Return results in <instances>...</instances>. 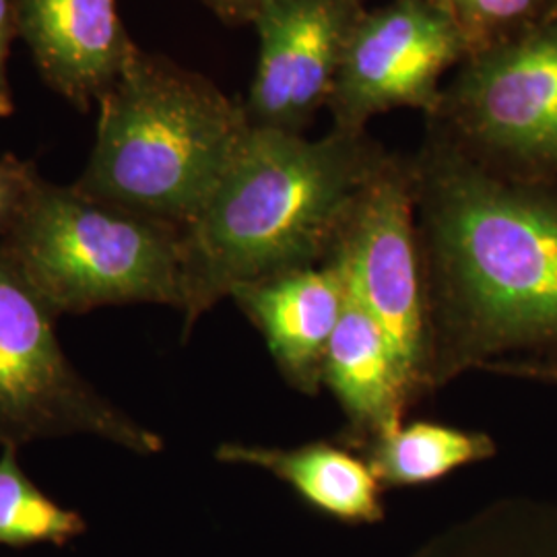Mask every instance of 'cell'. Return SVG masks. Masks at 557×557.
<instances>
[{
  "mask_svg": "<svg viewBox=\"0 0 557 557\" xmlns=\"http://www.w3.org/2000/svg\"><path fill=\"white\" fill-rule=\"evenodd\" d=\"M413 174L430 395L496 361L557 356V190L460 151Z\"/></svg>",
  "mask_w": 557,
  "mask_h": 557,
  "instance_id": "1",
  "label": "cell"
},
{
  "mask_svg": "<svg viewBox=\"0 0 557 557\" xmlns=\"http://www.w3.org/2000/svg\"><path fill=\"white\" fill-rule=\"evenodd\" d=\"M380 163L356 133L310 140L250 124L220 186L182 230L184 338L242 283L329 259Z\"/></svg>",
  "mask_w": 557,
  "mask_h": 557,
  "instance_id": "2",
  "label": "cell"
},
{
  "mask_svg": "<svg viewBox=\"0 0 557 557\" xmlns=\"http://www.w3.org/2000/svg\"><path fill=\"white\" fill-rule=\"evenodd\" d=\"M248 131L246 110L213 83L137 46L100 100L96 143L75 186L184 230L220 186Z\"/></svg>",
  "mask_w": 557,
  "mask_h": 557,
  "instance_id": "3",
  "label": "cell"
},
{
  "mask_svg": "<svg viewBox=\"0 0 557 557\" xmlns=\"http://www.w3.org/2000/svg\"><path fill=\"white\" fill-rule=\"evenodd\" d=\"M0 244L57 317L126 304L182 308V227L75 184L41 180Z\"/></svg>",
  "mask_w": 557,
  "mask_h": 557,
  "instance_id": "4",
  "label": "cell"
},
{
  "mask_svg": "<svg viewBox=\"0 0 557 557\" xmlns=\"http://www.w3.org/2000/svg\"><path fill=\"white\" fill-rule=\"evenodd\" d=\"M57 319L0 244V448L94 436L140 457L161 453V436L81 376Z\"/></svg>",
  "mask_w": 557,
  "mask_h": 557,
  "instance_id": "5",
  "label": "cell"
},
{
  "mask_svg": "<svg viewBox=\"0 0 557 557\" xmlns=\"http://www.w3.org/2000/svg\"><path fill=\"white\" fill-rule=\"evenodd\" d=\"M326 260L337 264L347 298L391 341L416 405L432 397L413 170L382 160Z\"/></svg>",
  "mask_w": 557,
  "mask_h": 557,
  "instance_id": "6",
  "label": "cell"
},
{
  "mask_svg": "<svg viewBox=\"0 0 557 557\" xmlns=\"http://www.w3.org/2000/svg\"><path fill=\"white\" fill-rule=\"evenodd\" d=\"M460 48L462 27L436 2L397 0L358 20L331 94L341 131L354 133L376 112L430 101Z\"/></svg>",
  "mask_w": 557,
  "mask_h": 557,
  "instance_id": "7",
  "label": "cell"
},
{
  "mask_svg": "<svg viewBox=\"0 0 557 557\" xmlns=\"http://www.w3.org/2000/svg\"><path fill=\"white\" fill-rule=\"evenodd\" d=\"M465 128L504 165L537 180L557 172V34L483 59L460 85Z\"/></svg>",
  "mask_w": 557,
  "mask_h": 557,
  "instance_id": "8",
  "label": "cell"
},
{
  "mask_svg": "<svg viewBox=\"0 0 557 557\" xmlns=\"http://www.w3.org/2000/svg\"><path fill=\"white\" fill-rule=\"evenodd\" d=\"M252 21L259 60L246 116L252 126L296 131L333 94L358 23L354 0H262Z\"/></svg>",
  "mask_w": 557,
  "mask_h": 557,
  "instance_id": "9",
  "label": "cell"
},
{
  "mask_svg": "<svg viewBox=\"0 0 557 557\" xmlns=\"http://www.w3.org/2000/svg\"><path fill=\"white\" fill-rule=\"evenodd\" d=\"M345 283L333 260L281 271L232 289L283 380L306 397L324 386L326 349L345 308Z\"/></svg>",
  "mask_w": 557,
  "mask_h": 557,
  "instance_id": "10",
  "label": "cell"
},
{
  "mask_svg": "<svg viewBox=\"0 0 557 557\" xmlns=\"http://www.w3.org/2000/svg\"><path fill=\"white\" fill-rule=\"evenodd\" d=\"M17 21L41 79L79 110L100 103L137 48L119 0H17Z\"/></svg>",
  "mask_w": 557,
  "mask_h": 557,
  "instance_id": "11",
  "label": "cell"
},
{
  "mask_svg": "<svg viewBox=\"0 0 557 557\" xmlns=\"http://www.w3.org/2000/svg\"><path fill=\"white\" fill-rule=\"evenodd\" d=\"M324 386L345 416L337 440L354 450L397 428L416 407L391 341L349 298L326 349Z\"/></svg>",
  "mask_w": 557,
  "mask_h": 557,
  "instance_id": "12",
  "label": "cell"
},
{
  "mask_svg": "<svg viewBox=\"0 0 557 557\" xmlns=\"http://www.w3.org/2000/svg\"><path fill=\"white\" fill-rule=\"evenodd\" d=\"M215 458L271 473L326 517L345 522H379L384 517L379 478L358 450L338 440L298 446L221 442Z\"/></svg>",
  "mask_w": 557,
  "mask_h": 557,
  "instance_id": "13",
  "label": "cell"
},
{
  "mask_svg": "<svg viewBox=\"0 0 557 557\" xmlns=\"http://www.w3.org/2000/svg\"><path fill=\"white\" fill-rule=\"evenodd\" d=\"M382 487H419L498 455V444L481 430L438 421H403L358 450Z\"/></svg>",
  "mask_w": 557,
  "mask_h": 557,
  "instance_id": "14",
  "label": "cell"
},
{
  "mask_svg": "<svg viewBox=\"0 0 557 557\" xmlns=\"http://www.w3.org/2000/svg\"><path fill=\"white\" fill-rule=\"evenodd\" d=\"M87 524L77 510L64 508L27 478L20 448L0 453V547L66 545L81 537Z\"/></svg>",
  "mask_w": 557,
  "mask_h": 557,
  "instance_id": "15",
  "label": "cell"
},
{
  "mask_svg": "<svg viewBox=\"0 0 557 557\" xmlns=\"http://www.w3.org/2000/svg\"><path fill=\"white\" fill-rule=\"evenodd\" d=\"M41 176L32 161L13 153L0 156V242L11 234L40 188Z\"/></svg>",
  "mask_w": 557,
  "mask_h": 557,
  "instance_id": "16",
  "label": "cell"
},
{
  "mask_svg": "<svg viewBox=\"0 0 557 557\" xmlns=\"http://www.w3.org/2000/svg\"><path fill=\"white\" fill-rule=\"evenodd\" d=\"M535 0H436L453 20L475 25H494L517 20Z\"/></svg>",
  "mask_w": 557,
  "mask_h": 557,
  "instance_id": "17",
  "label": "cell"
},
{
  "mask_svg": "<svg viewBox=\"0 0 557 557\" xmlns=\"http://www.w3.org/2000/svg\"><path fill=\"white\" fill-rule=\"evenodd\" d=\"M20 36L17 0H0V119H9L15 112V98L9 83V52L11 44Z\"/></svg>",
  "mask_w": 557,
  "mask_h": 557,
  "instance_id": "18",
  "label": "cell"
},
{
  "mask_svg": "<svg viewBox=\"0 0 557 557\" xmlns=\"http://www.w3.org/2000/svg\"><path fill=\"white\" fill-rule=\"evenodd\" d=\"M483 372L504 376V379L522 380L543 386L557 388V356L554 358H518L504 359L490 363Z\"/></svg>",
  "mask_w": 557,
  "mask_h": 557,
  "instance_id": "19",
  "label": "cell"
},
{
  "mask_svg": "<svg viewBox=\"0 0 557 557\" xmlns=\"http://www.w3.org/2000/svg\"><path fill=\"white\" fill-rule=\"evenodd\" d=\"M512 557H557V517L527 539Z\"/></svg>",
  "mask_w": 557,
  "mask_h": 557,
  "instance_id": "20",
  "label": "cell"
},
{
  "mask_svg": "<svg viewBox=\"0 0 557 557\" xmlns=\"http://www.w3.org/2000/svg\"><path fill=\"white\" fill-rule=\"evenodd\" d=\"M205 2L211 4L223 17H230V20L250 17L252 20L262 0H205Z\"/></svg>",
  "mask_w": 557,
  "mask_h": 557,
  "instance_id": "21",
  "label": "cell"
}]
</instances>
